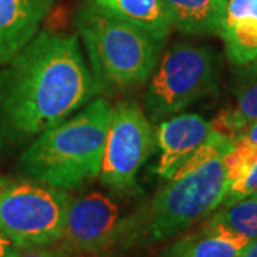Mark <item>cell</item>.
Segmentation results:
<instances>
[{"instance_id":"obj_16","label":"cell","mask_w":257,"mask_h":257,"mask_svg":"<svg viewBox=\"0 0 257 257\" xmlns=\"http://www.w3.org/2000/svg\"><path fill=\"white\" fill-rule=\"evenodd\" d=\"M209 220L211 226L231 231L248 240L257 239V202L244 197L236 202L221 204Z\"/></svg>"},{"instance_id":"obj_2","label":"cell","mask_w":257,"mask_h":257,"mask_svg":"<svg viewBox=\"0 0 257 257\" xmlns=\"http://www.w3.org/2000/svg\"><path fill=\"white\" fill-rule=\"evenodd\" d=\"M111 107L104 97H94L39 135L19 157V170L28 179L66 192L99 177Z\"/></svg>"},{"instance_id":"obj_4","label":"cell","mask_w":257,"mask_h":257,"mask_svg":"<svg viewBox=\"0 0 257 257\" xmlns=\"http://www.w3.org/2000/svg\"><path fill=\"white\" fill-rule=\"evenodd\" d=\"M74 25L99 86L130 89L145 83L160 60L163 43L143 29L86 2Z\"/></svg>"},{"instance_id":"obj_11","label":"cell","mask_w":257,"mask_h":257,"mask_svg":"<svg viewBox=\"0 0 257 257\" xmlns=\"http://www.w3.org/2000/svg\"><path fill=\"white\" fill-rule=\"evenodd\" d=\"M219 35L230 63L257 60V0H229Z\"/></svg>"},{"instance_id":"obj_15","label":"cell","mask_w":257,"mask_h":257,"mask_svg":"<svg viewBox=\"0 0 257 257\" xmlns=\"http://www.w3.org/2000/svg\"><path fill=\"white\" fill-rule=\"evenodd\" d=\"M128 23L143 29L157 42L165 43L170 33V23L162 0H87Z\"/></svg>"},{"instance_id":"obj_12","label":"cell","mask_w":257,"mask_h":257,"mask_svg":"<svg viewBox=\"0 0 257 257\" xmlns=\"http://www.w3.org/2000/svg\"><path fill=\"white\" fill-rule=\"evenodd\" d=\"M251 240L204 223L202 229L176 240L162 257H239Z\"/></svg>"},{"instance_id":"obj_17","label":"cell","mask_w":257,"mask_h":257,"mask_svg":"<svg viewBox=\"0 0 257 257\" xmlns=\"http://www.w3.org/2000/svg\"><path fill=\"white\" fill-rule=\"evenodd\" d=\"M257 190V157L254 165L251 166V169L248 170L246 176H243L241 179L230 183L227 194L224 197V200L221 204H227V203L236 202L240 199L248 197L253 192Z\"/></svg>"},{"instance_id":"obj_13","label":"cell","mask_w":257,"mask_h":257,"mask_svg":"<svg viewBox=\"0 0 257 257\" xmlns=\"http://www.w3.org/2000/svg\"><path fill=\"white\" fill-rule=\"evenodd\" d=\"M170 28L184 35H211L221 28L229 0H162Z\"/></svg>"},{"instance_id":"obj_3","label":"cell","mask_w":257,"mask_h":257,"mask_svg":"<svg viewBox=\"0 0 257 257\" xmlns=\"http://www.w3.org/2000/svg\"><path fill=\"white\" fill-rule=\"evenodd\" d=\"M229 186L223 156L177 172L150 202L120 221L113 246H149L175 237L217 210Z\"/></svg>"},{"instance_id":"obj_19","label":"cell","mask_w":257,"mask_h":257,"mask_svg":"<svg viewBox=\"0 0 257 257\" xmlns=\"http://www.w3.org/2000/svg\"><path fill=\"white\" fill-rule=\"evenodd\" d=\"M234 140H244L251 143L253 146L257 147V120L251 121L250 124H247L246 127L240 132L239 135L234 138Z\"/></svg>"},{"instance_id":"obj_14","label":"cell","mask_w":257,"mask_h":257,"mask_svg":"<svg viewBox=\"0 0 257 257\" xmlns=\"http://www.w3.org/2000/svg\"><path fill=\"white\" fill-rule=\"evenodd\" d=\"M239 67L233 82L234 104L221 111L213 121L216 130L233 139L257 120V60Z\"/></svg>"},{"instance_id":"obj_20","label":"cell","mask_w":257,"mask_h":257,"mask_svg":"<svg viewBox=\"0 0 257 257\" xmlns=\"http://www.w3.org/2000/svg\"><path fill=\"white\" fill-rule=\"evenodd\" d=\"M18 257H66L62 254V251H52L43 248H29V250H22V253Z\"/></svg>"},{"instance_id":"obj_9","label":"cell","mask_w":257,"mask_h":257,"mask_svg":"<svg viewBox=\"0 0 257 257\" xmlns=\"http://www.w3.org/2000/svg\"><path fill=\"white\" fill-rule=\"evenodd\" d=\"M214 132L213 121L196 113L176 114L175 117L162 120L156 128V143L160 150L159 177L173 179Z\"/></svg>"},{"instance_id":"obj_21","label":"cell","mask_w":257,"mask_h":257,"mask_svg":"<svg viewBox=\"0 0 257 257\" xmlns=\"http://www.w3.org/2000/svg\"><path fill=\"white\" fill-rule=\"evenodd\" d=\"M239 257H257V239L251 240L247 246L241 250Z\"/></svg>"},{"instance_id":"obj_1","label":"cell","mask_w":257,"mask_h":257,"mask_svg":"<svg viewBox=\"0 0 257 257\" xmlns=\"http://www.w3.org/2000/svg\"><path fill=\"white\" fill-rule=\"evenodd\" d=\"M100 90L77 37L42 30L0 66V152L25 146Z\"/></svg>"},{"instance_id":"obj_7","label":"cell","mask_w":257,"mask_h":257,"mask_svg":"<svg viewBox=\"0 0 257 257\" xmlns=\"http://www.w3.org/2000/svg\"><path fill=\"white\" fill-rule=\"evenodd\" d=\"M155 145L153 127L135 100L111 107L101 162V183L121 193L139 190L138 175Z\"/></svg>"},{"instance_id":"obj_22","label":"cell","mask_w":257,"mask_h":257,"mask_svg":"<svg viewBox=\"0 0 257 257\" xmlns=\"http://www.w3.org/2000/svg\"><path fill=\"white\" fill-rule=\"evenodd\" d=\"M248 197H251V199H253V200H256V202H257V190H256V192H253V193H251V194H250V196H248Z\"/></svg>"},{"instance_id":"obj_5","label":"cell","mask_w":257,"mask_h":257,"mask_svg":"<svg viewBox=\"0 0 257 257\" xmlns=\"http://www.w3.org/2000/svg\"><path fill=\"white\" fill-rule=\"evenodd\" d=\"M69 192L32 179L0 176V230L23 250L59 243Z\"/></svg>"},{"instance_id":"obj_8","label":"cell","mask_w":257,"mask_h":257,"mask_svg":"<svg viewBox=\"0 0 257 257\" xmlns=\"http://www.w3.org/2000/svg\"><path fill=\"white\" fill-rule=\"evenodd\" d=\"M119 206L109 196L90 192L70 199L59 243L73 254H96L113 247L120 226Z\"/></svg>"},{"instance_id":"obj_18","label":"cell","mask_w":257,"mask_h":257,"mask_svg":"<svg viewBox=\"0 0 257 257\" xmlns=\"http://www.w3.org/2000/svg\"><path fill=\"white\" fill-rule=\"evenodd\" d=\"M23 248H20L0 230V257H18Z\"/></svg>"},{"instance_id":"obj_10","label":"cell","mask_w":257,"mask_h":257,"mask_svg":"<svg viewBox=\"0 0 257 257\" xmlns=\"http://www.w3.org/2000/svg\"><path fill=\"white\" fill-rule=\"evenodd\" d=\"M55 0H0V66L36 36Z\"/></svg>"},{"instance_id":"obj_6","label":"cell","mask_w":257,"mask_h":257,"mask_svg":"<svg viewBox=\"0 0 257 257\" xmlns=\"http://www.w3.org/2000/svg\"><path fill=\"white\" fill-rule=\"evenodd\" d=\"M219 84L217 57L209 47L176 43L157 63L145 99L152 121L175 116Z\"/></svg>"}]
</instances>
